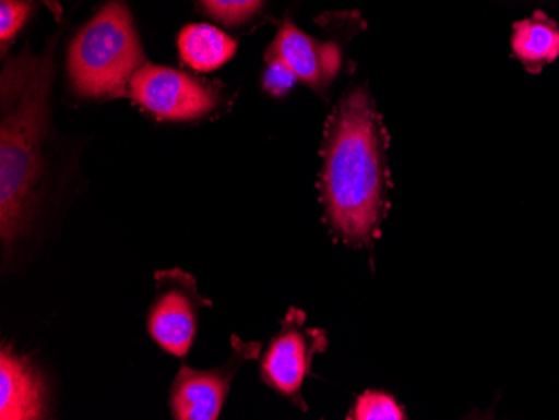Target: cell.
I'll return each instance as SVG.
<instances>
[{
  "instance_id": "1",
  "label": "cell",
  "mask_w": 559,
  "mask_h": 420,
  "mask_svg": "<svg viewBox=\"0 0 559 420\" xmlns=\"http://www.w3.org/2000/svg\"><path fill=\"white\" fill-rule=\"evenodd\" d=\"M385 131L366 89L342 99L330 119L320 178L330 233L354 249H372L389 213Z\"/></svg>"
},
{
  "instance_id": "2",
  "label": "cell",
  "mask_w": 559,
  "mask_h": 420,
  "mask_svg": "<svg viewBox=\"0 0 559 420\" xmlns=\"http://www.w3.org/2000/svg\"><path fill=\"white\" fill-rule=\"evenodd\" d=\"M52 72L50 49L43 56L22 52L2 69L0 240L5 252L27 235L39 208Z\"/></svg>"
},
{
  "instance_id": "3",
  "label": "cell",
  "mask_w": 559,
  "mask_h": 420,
  "mask_svg": "<svg viewBox=\"0 0 559 420\" xmlns=\"http://www.w3.org/2000/svg\"><path fill=\"white\" fill-rule=\"evenodd\" d=\"M146 64L140 34L124 0H109L74 37L68 52L72 89L90 99L130 94L134 72Z\"/></svg>"
},
{
  "instance_id": "4",
  "label": "cell",
  "mask_w": 559,
  "mask_h": 420,
  "mask_svg": "<svg viewBox=\"0 0 559 420\" xmlns=\"http://www.w3.org/2000/svg\"><path fill=\"white\" fill-rule=\"evenodd\" d=\"M307 315L300 309L288 310L278 334L270 340L260 360V377L276 394L307 410L301 387L312 374L313 357L325 352L326 334L305 325Z\"/></svg>"
},
{
  "instance_id": "5",
  "label": "cell",
  "mask_w": 559,
  "mask_h": 420,
  "mask_svg": "<svg viewBox=\"0 0 559 420\" xmlns=\"http://www.w3.org/2000/svg\"><path fill=\"white\" fill-rule=\"evenodd\" d=\"M156 299L147 313V332L159 349L175 357H187L198 331L203 307L212 305L201 297L197 280L180 268L158 272Z\"/></svg>"
},
{
  "instance_id": "6",
  "label": "cell",
  "mask_w": 559,
  "mask_h": 420,
  "mask_svg": "<svg viewBox=\"0 0 559 420\" xmlns=\"http://www.w3.org/2000/svg\"><path fill=\"white\" fill-rule=\"evenodd\" d=\"M130 96L163 121H194L218 105V96L212 87L185 72L147 62L134 72Z\"/></svg>"
},
{
  "instance_id": "7",
  "label": "cell",
  "mask_w": 559,
  "mask_h": 420,
  "mask_svg": "<svg viewBox=\"0 0 559 420\" xmlns=\"http://www.w3.org/2000/svg\"><path fill=\"white\" fill-rule=\"evenodd\" d=\"M234 350L225 365L212 370H194L181 365L169 392V410L173 419L216 420L222 412L231 381L247 360L257 359L262 345L243 344L237 335L231 338Z\"/></svg>"
},
{
  "instance_id": "8",
  "label": "cell",
  "mask_w": 559,
  "mask_h": 420,
  "mask_svg": "<svg viewBox=\"0 0 559 420\" xmlns=\"http://www.w3.org/2000/svg\"><path fill=\"white\" fill-rule=\"evenodd\" d=\"M266 56L282 59L295 72L298 83L323 91L341 71L342 56L335 44L320 43L287 22L280 27Z\"/></svg>"
},
{
  "instance_id": "9",
  "label": "cell",
  "mask_w": 559,
  "mask_h": 420,
  "mask_svg": "<svg viewBox=\"0 0 559 420\" xmlns=\"http://www.w3.org/2000/svg\"><path fill=\"white\" fill-rule=\"evenodd\" d=\"M47 391L39 370L12 347L0 352V419H44Z\"/></svg>"
},
{
  "instance_id": "10",
  "label": "cell",
  "mask_w": 559,
  "mask_h": 420,
  "mask_svg": "<svg viewBox=\"0 0 559 420\" xmlns=\"http://www.w3.org/2000/svg\"><path fill=\"white\" fill-rule=\"evenodd\" d=\"M237 40L209 24H193L178 39L181 61L194 71L209 72L225 65L237 52Z\"/></svg>"
},
{
  "instance_id": "11",
  "label": "cell",
  "mask_w": 559,
  "mask_h": 420,
  "mask_svg": "<svg viewBox=\"0 0 559 420\" xmlns=\"http://www.w3.org/2000/svg\"><path fill=\"white\" fill-rule=\"evenodd\" d=\"M514 56L533 74L559 58V29L542 12L520 22L513 33Z\"/></svg>"
},
{
  "instance_id": "12",
  "label": "cell",
  "mask_w": 559,
  "mask_h": 420,
  "mask_svg": "<svg viewBox=\"0 0 559 420\" xmlns=\"http://www.w3.org/2000/svg\"><path fill=\"white\" fill-rule=\"evenodd\" d=\"M347 419L404 420L407 419L401 404L388 392L367 391L355 400Z\"/></svg>"
},
{
  "instance_id": "13",
  "label": "cell",
  "mask_w": 559,
  "mask_h": 420,
  "mask_svg": "<svg viewBox=\"0 0 559 420\" xmlns=\"http://www.w3.org/2000/svg\"><path fill=\"white\" fill-rule=\"evenodd\" d=\"M31 4L27 0H0V47L2 56L8 55L9 46L29 17Z\"/></svg>"
},
{
  "instance_id": "14",
  "label": "cell",
  "mask_w": 559,
  "mask_h": 420,
  "mask_svg": "<svg viewBox=\"0 0 559 420\" xmlns=\"http://www.w3.org/2000/svg\"><path fill=\"white\" fill-rule=\"evenodd\" d=\"M265 0H201L218 21L225 24H241L253 17L262 9Z\"/></svg>"
},
{
  "instance_id": "15",
  "label": "cell",
  "mask_w": 559,
  "mask_h": 420,
  "mask_svg": "<svg viewBox=\"0 0 559 420\" xmlns=\"http://www.w3.org/2000/svg\"><path fill=\"white\" fill-rule=\"evenodd\" d=\"M298 83L295 72L275 56H266V69L263 72V89L275 97L285 96Z\"/></svg>"
}]
</instances>
